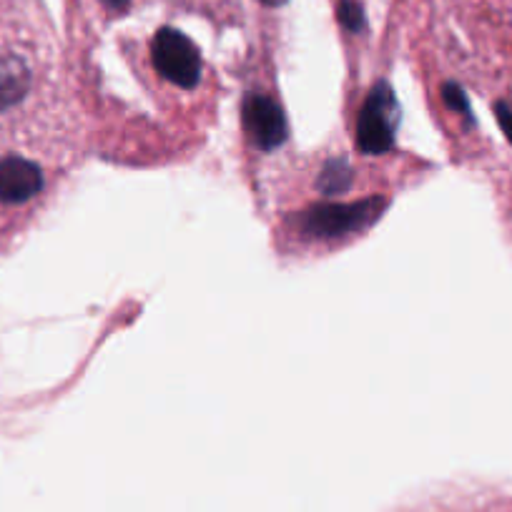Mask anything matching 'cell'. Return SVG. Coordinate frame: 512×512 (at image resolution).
<instances>
[{"label": "cell", "mask_w": 512, "mask_h": 512, "mask_svg": "<svg viewBox=\"0 0 512 512\" xmlns=\"http://www.w3.org/2000/svg\"><path fill=\"white\" fill-rule=\"evenodd\" d=\"M154 66L166 81L179 88H194L201 78L199 48L174 28H161L151 41Z\"/></svg>", "instance_id": "1"}, {"label": "cell", "mask_w": 512, "mask_h": 512, "mask_svg": "<svg viewBox=\"0 0 512 512\" xmlns=\"http://www.w3.org/2000/svg\"><path fill=\"white\" fill-rule=\"evenodd\" d=\"M400 116H397V103L387 83L374 86L369 93L367 103L362 106L357 123V141L364 154H382L395 144V128Z\"/></svg>", "instance_id": "2"}, {"label": "cell", "mask_w": 512, "mask_h": 512, "mask_svg": "<svg viewBox=\"0 0 512 512\" xmlns=\"http://www.w3.org/2000/svg\"><path fill=\"white\" fill-rule=\"evenodd\" d=\"M244 128L251 144L272 151L287 139V118L282 106L264 93H249L244 98Z\"/></svg>", "instance_id": "3"}, {"label": "cell", "mask_w": 512, "mask_h": 512, "mask_svg": "<svg viewBox=\"0 0 512 512\" xmlns=\"http://www.w3.org/2000/svg\"><path fill=\"white\" fill-rule=\"evenodd\" d=\"M103 3H106V6H111V8H123V6H128V0H103Z\"/></svg>", "instance_id": "4"}, {"label": "cell", "mask_w": 512, "mask_h": 512, "mask_svg": "<svg viewBox=\"0 0 512 512\" xmlns=\"http://www.w3.org/2000/svg\"><path fill=\"white\" fill-rule=\"evenodd\" d=\"M262 3H267V6H282L284 0H262Z\"/></svg>", "instance_id": "5"}]
</instances>
